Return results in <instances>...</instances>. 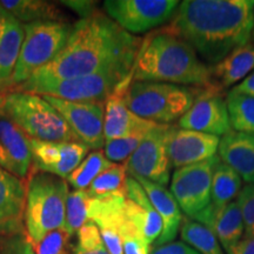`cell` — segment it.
Wrapping results in <instances>:
<instances>
[{
  "instance_id": "obj_31",
  "label": "cell",
  "mask_w": 254,
  "mask_h": 254,
  "mask_svg": "<svg viewBox=\"0 0 254 254\" xmlns=\"http://www.w3.org/2000/svg\"><path fill=\"white\" fill-rule=\"evenodd\" d=\"M126 178L127 172L125 165L113 164L95 178L87 190L92 196L123 194L125 193Z\"/></svg>"
},
{
  "instance_id": "obj_23",
  "label": "cell",
  "mask_w": 254,
  "mask_h": 254,
  "mask_svg": "<svg viewBox=\"0 0 254 254\" xmlns=\"http://www.w3.org/2000/svg\"><path fill=\"white\" fill-rule=\"evenodd\" d=\"M219 158L247 184H254V135L231 129L219 141Z\"/></svg>"
},
{
  "instance_id": "obj_13",
  "label": "cell",
  "mask_w": 254,
  "mask_h": 254,
  "mask_svg": "<svg viewBox=\"0 0 254 254\" xmlns=\"http://www.w3.org/2000/svg\"><path fill=\"white\" fill-rule=\"evenodd\" d=\"M178 125L180 128L215 136L230 132L232 128L224 92L211 86L200 87L192 107L179 119Z\"/></svg>"
},
{
  "instance_id": "obj_45",
  "label": "cell",
  "mask_w": 254,
  "mask_h": 254,
  "mask_svg": "<svg viewBox=\"0 0 254 254\" xmlns=\"http://www.w3.org/2000/svg\"><path fill=\"white\" fill-rule=\"evenodd\" d=\"M65 254H67V253H65Z\"/></svg>"
},
{
  "instance_id": "obj_26",
  "label": "cell",
  "mask_w": 254,
  "mask_h": 254,
  "mask_svg": "<svg viewBox=\"0 0 254 254\" xmlns=\"http://www.w3.org/2000/svg\"><path fill=\"white\" fill-rule=\"evenodd\" d=\"M213 232L217 236L222 249L227 251L232 249L236 244L245 236V226L241 214L239 204L237 200L228 204L217 215L214 221Z\"/></svg>"
},
{
  "instance_id": "obj_29",
  "label": "cell",
  "mask_w": 254,
  "mask_h": 254,
  "mask_svg": "<svg viewBox=\"0 0 254 254\" xmlns=\"http://www.w3.org/2000/svg\"><path fill=\"white\" fill-rule=\"evenodd\" d=\"M111 163L101 150L92 151L81 161L69 176L66 178L67 184L74 187V190H87L94 179L105 170L111 167Z\"/></svg>"
},
{
  "instance_id": "obj_20",
  "label": "cell",
  "mask_w": 254,
  "mask_h": 254,
  "mask_svg": "<svg viewBox=\"0 0 254 254\" xmlns=\"http://www.w3.org/2000/svg\"><path fill=\"white\" fill-rule=\"evenodd\" d=\"M241 185H243V179L239 174L232 170L230 166H227L226 164L220 161L215 167L213 179H212L211 204L193 220L200 222L213 231L217 215L228 204L234 201V198L239 195Z\"/></svg>"
},
{
  "instance_id": "obj_28",
  "label": "cell",
  "mask_w": 254,
  "mask_h": 254,
  "mask_svg": "<svg viewBox=\"0 0 254 254\" xmlns=\"http://www.w3.org/2000/svg\"><path fill=\"white\" fill-rule=\"evenodd\" d=\"M226 101L231 128L254 135V98L230 91Z\"/></svg>"
},
{
  "instance_id": "obj_2",
  "label": "cell",
  "mask_w": 254,
  "mask_h": 254,
  "mask_svg": "<svg viewBox=\"0 0 254 254\" xmlns=\"http://www.w3.org/2000/svg\"><path fill=\"white\" fill-rule=\"evenodd\" d=\"M205 62L217 64L250 43L254 27L253 0H185L168 25Z\"/></svg>"
},
{
  "instance_id": "obj_25",
  "label": "cell",
  "mask_w": 254,
  "mask_h": 254,
  "mask_svg": "<svg viewBox=\"0 0 254 254\" xmlns=\"http://www.w3.org/2000/svg\"><path fill=\"white\" fill-rule=\"evenodd\" d=\"M0 11L11 14L20 23L63 21L58 6L44 0H0Z\"/></svg>"
},
{
  "instance_id": "obj_15",
  "label": "cell",
  "mask_w": 254,
  "mask_h": 254,
  "mask_svg": "<svg viewBox=\"0 0 254 254\" xmlns=\"http://www.w3.org/2000/svg\"><path fill=\"white\" fill-rule=\"evenodd\" d=\"M219 141V136L171 126L167 134V153L171 165L180 168L213 158Z\"/></svg>"
},
{
  "instance_id": "obj_35",
  "label": "cell",
  "mask_w": 254,
  "mask_h": 254,
  "mask_svg": "<svg viewBox=\"0 0 254 254\" xmlns=\"http://www.w3.org/2000/svg\"><path fill=\"white\" fill-rule=\"evenodd\" d=\"M69 239L68 234L64 231V228H58L50 232L41 239L37 245H34L36 254H65L66 244Z\"/></svg>"
},
{
  "instance_id": "obj_18",
  "label": "cell",
  "mask_w": 254,
  "mask_h": 254,
  "mask_svg": "<svg viewBox=\"0 0 254 254\" xmlns=\"http://www.w3.org/2000/svg\"><path fill=\"white\" fill-rule=\"evenodd\" d=\"M25 200L24 180L0 167V236L25 231Z\"/></svg>"
},
{
  "instance_id": "obj_12",
  "label": "cell",
  "mask_w": 254,
  "mask_h": 254,
  "mask_svg": "<svg viewBox=\"0 0 254 254\" xmlns=\"http://www.w3.org/2000/svg\"><path fill=\"white\" fill-rule=\"evenodd\" d=\"M43 97L65 119L79 141L94 151L105 146V101H69Z\"/></svg>"
},
{
  "instance_id": "obj_32",
  "label": "cell",
  "mask_w": 254,
  "mask_h": 254,
  "mask_svg": "<svg viewBox=\"0 0 254 254\" xmlns=\"http://www.w3.org/2000/svg\"><path fill=\"white\" fill-rule=\"evenodd\" d=\"M151 131V129H150ZM148 131H139L133 133L131 135H127L125 138L114 139L105 142V155L109 160L120 163V161H126L134 151L140 145L142 139L147 134Z\"/></svg>"
},
{
  "instance_id": "obj_11",
  "label": "cell",
  "mask_w": 254,
  "mask_h": 254,
  "mask_svg": "<svg viewBox=\"0 0 254 254\" xmlns=\"http://www.w3.org/2000/svg\"><path fill=\"white\" fill-rule=\"evenodd\" d=\"M171 125L157 124L147 132L140 145L125 161L126 172L132 178H142L158 185L170 183L171 165L167 153V134Z\"/></svg>"
},
{
  "instance_id": "obj_21",
  "label": "cell",
  "mask_w": 254,
  "mask_h": 254,
  "mask_svg": "<svg viewBox=\"0 0 254 254\" xmlns=\"http://www.w3.org/2000/svg\"><path fill=\"white\" fill-rule=\"evenodd\" d=\"M134 179L142 186L146 194L150 199L152 206L160 215L163 221V232L157 241L153 244L154 247L165 245V244L172 243L180 231V226L183 222L182 209L174 199V196L165 186L158 185L150 180L142 179V178H134Z\"/></svg>"
},
{
  "instance_id": "obj_9",
  "label": "cell",
  "mask_w": 254,
  "mask_h": 254,
  "mask_svg": "<svg viewBox=\"0 0 254 254\" xmlns=\"http://www.w3.org/2000/svg\"><path fill=\"white\" fill-rule=\"evenodd\" d=\"M220 158L177 168L171 179V193L187 218L194 219L211 204L212 179Z\"/></svg>"
},
{
  "instance_id": "obj_27",
  "label": "cell",
  "mask_w": 254,
  "mask_h": 254,
  "mask_svg": "<svg viewBox=\"0 0 254 254\" xmlns=\"http://www.w3.org/2000/svg\"><path fill=\"white\" fill-rule=\"evenodd\" d=\"M180 237L186 245L200 254H224L214 232L187 217L183 218Z\"/></svg>"
},
{
  "instance_id": "obj_42",
  "label": "cell",
  "mask_w": 254,
  "mask_h": 254,
  "mask_svg": "<svg viewBox=\"0 0 254 254\" xmlns=\"http://www.w3.org/2000/svg\"><path fill=\"white\" fill-rule=\"evenodd\" d=\"M1 23H2V14L1 12H0V28H1Z\"/></svg>"
},
{
  "instance_id": "obj_22",
  "label": "cell",
  "mask_w": 254,
  "mask_h": 254,
  "mask_svg": "<svg viewBox=\"0 0 254 254\" xmlns=\"http://www.w3.org/2000/svg\"><path fill=\"white\" fill-rule=\"evenodd\" d=\"M254 71V44L247 43L214 64L209 67V84L219 92H224L228 87L245 79Z\"/></svg>"
},
{
  "instance_id": "obj_3",
  "label": "cell",
  "mask_w": 254,
  "mask_h": 254,
  "mask_svg": "<svg viewBox=\"0 0 254 254\" xmlns=\"http://www.w3.org/2000/svg\"><path fill=\"white\" fill-rule=\"evenodd\" d=\"M132 73L133 81L192 87H206L209 84L208 66L168 25L142 38Z\"/></svg>"
},
{
  "instance_id": "obj_34",
  "label": "cell",
  "mask_w": 254,
  "mask_h": 254,
  "mask_svg": "<svg viewBox=\"0 0 254 254\" xmlns=\"http://www.w3.org/2000/svg\"><path fill=\"white\" fill-rule=\"evenodd\" d=\"M0 254H36L26 231L0 236Z\"/></svg>"
},
{
  "instance_id": "obj_17",
  "label": "cell",
  "mask_w": 254,
  "mask_h": 254,
  "mask_svg": "<svg viewBox=\"0 0 254 254\" xmlns=\"http://www.w3.org/2000/svg\"><path fill=\"white\" fill-rule=\"evenodd\" d=\"M133 80V73L119 85L105 101V142L125 138L139 131H150L157 124L142 119L129 111L125 101L126 92Z\"/></svg>"
},
{
  "instance_id": "obj_6",
  "label": "cell",
  "mask_w": 254,
  "mask_h": 254,
  "mask_svg": "<svg viewBox=\"0 0 254 254\" xmlns=\"http://www.w3.org/2000/svg\"><path fill=\"white\" fill-rule=\"evenodd\" d=\"M1 110L30 139L79 141L65 119L43 95L12 91L6 95Z\"/></svg>"
},
{
  "instance_id": "obj_30",
  "label": "cell",
  "mask_w": 254,
  "mask_h": 254,
  "mask_svg": "<svg viewBox=\"0 0 254 254\" xmlns=\"http://www.w3.org/2000/svg\"><path fill=\"white\" fill-rule=\"evenodd\" d=\"M92 195L87 190H74L68 193L66 201L64 231L72 237L88 221V204Z\"/></svg>"
},
{
  "instance_id": "obj_36",
  "label": "cell",
  "mask_w": 254,
  "mask_h": 254,
  "mask_svg": "<svg viewBox=\"0 0 254 254\" xmlns=\"http://www.w3.org/2000/svg\"><path fill=\"white\" fill-rule=\"evenodd\" d=\"M245 226V234L254 237V184H247L237 199Z\"/></svg>"
},
{
  "instance_id": "obj_10",
  "label": "cell",
  "mask_w": 254,
  "mask_h": 254,
  "mask_svg": "<svg viewBox=\"0 0 254 254\" xmlns=\"http://www.w3.org/2000/svg\"><path fill=\"white\" fill-rule=\"evenodd\" d=\"M177 0H106V14L128 33H145L173 18Z\"/></svg>"
},
{
  "instance_id": "obj_44",
  "label": "cell",
  "mask_w": 254,
  "mask_h": 254,
  "mask_svg": "<svg viewBox=\"0 0 254 254\" xmlns=\"http://www.w3.org/2000/svg\"><path fill=\"white\" fill-rule=\"evenodd\" d=\"M2 106V105H0V107H1Z\"/></svg>"
},
{
  "instance_id": "obj_24",
  "label": "cell",
  "mask_w": 254,
  "mask_h": 254,
  "mask_svg": "<svg viewBox=\"0 0 254 254\" xmlns=\"http://www.w3.org/2000/svg\"><path fill=\"white\" fill-rule=\"evenodd\" d=\"M2 23L0 28V84L7 82L17 65L25 31L24 25L11 14L0 11Z\"/></svg>"
},
{
  "instance_id": "obj_38",
  "label": "cell",
  "mask_w": 254,
  "mask_h": 254,
  "mask_svg": "<svg viewBox=\"0 0 254 254\" xmlns=\"http://www.w3.org/2000/svg\"><path fill=\"white\" fill-rule=\"evenodd\" d=\"M227 254H254V237L245 234L240 241L226 252Z\"/></svg>"
},
{
  "instance_id": "obj_40",
  "label": "cell",
  "mask_w": 254,
  "mask_h": 254,
  "mask_svg": "<svg viewBox=\"0 0 254 254\" xmlns=\"http://www.w3.org/2000/svg\"><path fill=\"white\" fill-rule=\"evenodd\" d=\"M232 91L237 92V93L239 94H245L249 95V97L254 98V71L252 73H250V74L247 75L239 85H237Z\"/></svg>"
},
{
  "instance_id": "obj_39",
  "label": "cell",
  "mask_w": 254,
  "mask_h": 254,
  "mask_svg": "<svg viewBox=\"0 0 254 254\" xmlns=\"http://www.w3.org/2000/svg\"><path fill=\"white\" fill-rule=\"evenodd\" d=\"M63 4L77 12L81 19L88 17L95 11V2L93 1H63Z\"/></svg>"
},
{
  "instance_id": "obj_8",
  "label": "cell",
  "mask_w": 254,
  "mask_h": 254,
  "mask_svg": "<svg viewBox=\"0 0 254 254\" xmlns=\"http://www.w3.org/2000/svg\"><path fill=\"white\" fill-rule=\"evenodd\" d=\"M25 37L14 72L12 87L24 84L38 69L52 62L65 47L72 27L64 21H36L24 25Z\"/></svg>"
},
{
  "instance_id": "obj_33",
  "label": "cell",
  "mask_w": 254,
  "mask_h": 254,
  "mask_svg": "<svg viewBox=\"0 0 254 254\" xmlns=\"http://www.w3.org/2000/svg\"><path fill=\"white\" fill-rule=\"evenodd\" d=\"M77 245L74 249L85 254H110L101 239L99 228L92 221L85 224L77 232Z\"/></svg>"
},
{
  "instance_id": "obj_7",
  "label": "cell",
  "mask_w": 254,
  "mask_h": 254,
  "mask_svg": "<svg viewBox=\"0 0 254 254\" xmlns=\"http://www.w3.org/2000/svg\"><path fill=\"white\" fill-rule=\"evenodd\" d=\"M132 65L116 66L78 78L52 81H25L13 91L69 101H106L124 80L132 75Z\"/></svg>"
},
{
  "instance_id": "obj_43",
  "label": "cell",
  "mask_w": 254,
  "mask_h": 254,
  "mask_svg": "<svg viewBox=\"0 0 254 254\" xmlns=\"http://www.w3.org/2000/svg\"><path fill=\"white\" fill-rule=\"evenodd\" d=\"M252 33H253V38H254V27H253V32H252Z\"/></svg>"
},
{
  "instance_id": "obj_41",
  "label": "cell",
  "mask_w": 254,
  "mask_h": 254,
  "mask_svg": "<svg viewBox=\"0 0 254 254\" xmlns=\"http://www.w3.org/2000/svg\"><path fill=\"white\" fill-rule=\"evenodd\" d=\"M6 95H7V94H4V93H1V92H0V105L4 104V100H5Z\"/></svg>"
},
{
  "instance_id": "obj_5",
  "label": "cell",
  "mask_w": 254,
  "mask_h": 254,
  "mask_svg": "<svg viewBox=\"0 0 254 254\" xmlns=\"http://www.w3.org/2000/svg\"><path fill=\"white\" fill-rule=\"evenodd\" d=\"M199 91L200 87L132 80L125 101L135 116L155 124L170 125L192 107Z\"/></svg>"
},
{
  "instance_id": "obj_19",
  "label": "cell",
  "mask_w": 254,
  "mask_h": 254,
  "mask_svg": "<svg viewBox=\"0 0 254 254\" xmlns=\"http://www.w3.org/2000/svg\"><path fill=\"white\" fill-rule=\"evenodd\" d=\"M125 211L145 240L153 245L163 232V221L142 186L129 176L125 183Z\"/></svg>"
},
{
  "instance_id": "obj_1",
  "label": "cell",
  "mask_w": 254,
  "mask_h": 254,
  "mask_svg": "<svg viewBox=\"0 0 254 254\" xmlns=\"http://www.w3.org/2000/svg\"><path fill=\"white\" fill-rule=\"evenodd\" d=\"M140 43L141 38L95 9L75 23L62 52L27 81L64 80L116 66H133Z\"/></svg>"
},
{
  "instance_id": "obj_14",
  "label": "cell",
  "mask_w": 254,
  "mask_h": 254,
  "mask_svg": "<svg viewBox=\"0 0 254 254\" xmlns=\"http://www.w3.org/2000/svg\"><path fill=\"white\" fill-rule=\"evenodd\" d=\"M33 158L32 171H40L67 178L90 153V148L80 141L52 142L31 139Z\"/></svg>"
},
{
  "instance_id": "obj_16",
  "label": "cell",
  "mask_w": 254,
  "mask_h": 254,
  "mask_svg": "<svg viewBox=\"0 0 254 254\" xmlns=\"http://www.w3.org/2000/svg\"><path fill=\"white\" fill-rule=\"evenodd\" d=\"M33 166L31 139L0 107V167L21 180H27Z\"/></svg>"
},
{
  "instance_id": "obj_4",
  "label": "cell",
  "mask_w": 254,
  "mask_h": 254,
  "mask_svg": "<svg viewBox=\"0 0 254 254\" xmlns=\"http://www.w3.org/2000/svg\"><path fill=\"white\" fill-rule=\"evenodd\" d=\"M68 193V184L63 178L31 171L26 184L24 226L32 245L64 226Z\"/></svg>"
},
{
  "instance_id": "obj_37",
  "label": "cell",
  "mask_w": 254,
  "mask_h": 254,
  "mask_svg": "<svg viewBox=\"0 0 254 254\" xmlns=\"http://www.w3.org/2000/svg\"><path fill=\"white\" fill-rule=\"evenodd\" d=\"M150 254H200L184 241H172L165 245L153 247Z\"/></svg>"
}]
</instances>
